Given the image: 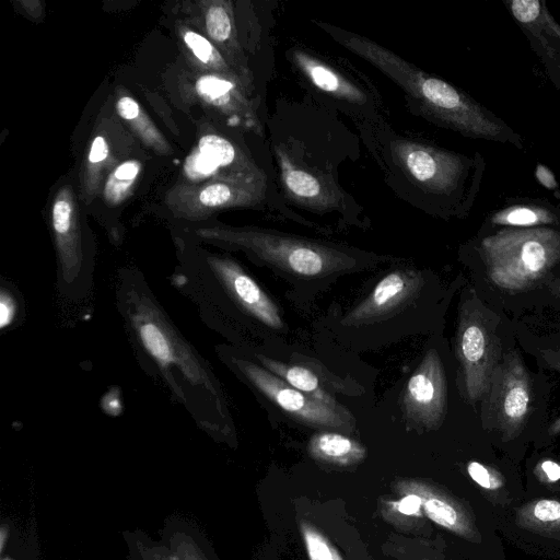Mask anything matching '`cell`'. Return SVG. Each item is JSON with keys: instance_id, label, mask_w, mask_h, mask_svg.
<instances>
[{"instance_id": "1", "label": "cell", "mask_w": 560, "mask_h": 560, "mask_svg": "<svg viewBox=\"0 0 560 560\" xmlns=\"http://www.w3.org/2000/svg\"><path fill=\"white\" fill-rule=\"evenodd\" d=\"M115 299L139 363L208 433H229V413L210 364L183 336L136 268L118 271Z\"/></svg>"}, {"instance_id": "2", "label": "cell", "mask_w": 560, "mask_h": 560, "mask_svg": "<svg viewBox=\"0 0 560 560\" xmlns=\"http://www.w3.org/2000/svg\"><path fill=\"white\" fill-rule=\"evenodd\" d=\"M319 25L339 44L398 84L425 114L442 125L470 138L518 142V137L502 120L457 88L364 36L327 24Z\"/></svg>"}, {"instance_id": "3", "label": "cell", "mask_w": 560, "mask_h": 560, "mask_svg": "<svg viewBox=\"0 0 560 560\" xmlns=\"http://www.w3.org/2000/svg\"><path fill=\"white\" fill-rule=\"evenodd\" d=\"M203 241L242 249L283 272L302 278L329 276L354 266L345 249L313 240L255 228L201 226Z\"/></svg>"}, {"instance_id": "4", "label": "cell", "mask_w": 560, "mask_h": 560, "mask_svg": "<svg viewBox=\"0 0 560 560\" xmlns=\"http://www.w3.org/2000/svg\"><path fill=\"white\" fill-rule=\"evenodd\" d=\"M490 280L510 291L533 288L560 260V232L549 228L509 229L481 241Z\"/></svg>"}, {"instance_id": "5", "label": "cell", "mask_w": 560, "mask_h": 560, "mask_svg": "<svg viewBox=\"0 0 560 560\" xmlns=\"http://www.w3.org/2000/svg\"><path fill=\"white\" fill-rule=\"evenodd\" d=\"M50 225L57 256V289L67 300L89 295L94 278V260L85 248L73 188L61 186L51 203Z\"/></svg>"}, {"instance_id": "6", "label": "cell", "mask_w": 560, "mask_h": 560, "mask_svg": "<svg viewBox=\"0 0 560 560\" xmlns=\"http://www.w3.org/2000/svg\"><path fill=\"white\" fill-rule=\"evenodd\" d=\"M455 346L466 396L475 402L489 390L502 351L492 322L475 302L462 306Z\"/></svg>"}, {"instance_id": "7", "label": "cell", "mask_w": 560, "mask_h": 560, "mask_svg": "<svg viewBox=\"0 0 560 560\" xmlns=\"http://www.w3.org/2000/svg\"><path fill=\"white\" fill-rule=\"evenodd\" d=\"M219 353L265 397L300 422L315 428L351 431L353 419L346 409H335L315 400L253 361L222 349Z\"/></svg>"}, {"instance_id": "8", "label": "cell", "mask_w": 560, "mask_h": 560, "mask_svg": "<svg viewBox=\"0 0 560 560\" xmlns=\"http://www.w3.org/2000/svg\"><path fill=\"white\" fill-rule=\"evenodd\" d=\"M266 180L211 179L179 183L167 190L165 203L182 220L202 221L234 207H252L265 198Z\"/></svg>"}, {"instance_id": "9", "label": "cell", "mask_w": 560, "mask_h": 560, "mask_svg": "<svg viewBox=\"0 0 560 560\" xmlns=\"http://www.w3.org/2000/svg\"><path fill=\"white\" fill-rule=\"evenodd\" d=\"M489 389V417L505 441L513 440L523 431L533 408L532 381L516 351L505 354Z\"/></svg>"}, {"instance_id": "10", "label": "cell", "mask_w": 560, "mask_h": 560, "mask_svg": "<svg viewBox=\"0 0 560 560\" xmlns=\"http://www.w3.org/2000/svg\"><path fill=\"white\" fill-rule=\"evenodd\" d=\"M392 152L418 186L435 194L454 190L465 170L460 155L417 141L396 140Z\"/></svg>"}, {"instance_id": "11", "label": "cell", "mask_w": 560, "mask_h": 560, "mask_svg": "<svg viewBox=\"0 0 560 560\" xmlns=\"http://www.w3.org/2000/svg\"><path fill=\"white\" fill-rule=\"evenodd\" d=\"M447 387L444 368L435 349H430L409 377L401 396L404 415L425 429H438L446 415Z\"/></svg>"}, {"instance_id": "12", "label": "cell", "mask_w": 560, "mask_h": 560, "mask_svg": "<svg viewBox=\"0 0 560 560\" xmlns=\"http://www.w3.org/2000/svg\"><path fill=\"white\" fill-rule=\"evenodd\" d=\"M422 285L420 272L396 269L381 279L372 292L342 318V323L351 326L387 318L412 301Z\"/></svg>"}, {"instance_id": "13", "label": "cell", "mask_w": 560, "mask_h": 560, "mask_svg": "<svg viewBox=\"0 0 560 560\" xmlns=\"http://www.w3.org/2000/svg\"><path fill=\"white\" fill-rule=\"evenodd\" d=\"M399 494L413 493L421 499V509L435 524L469 540L479 541L480 534L471 514L458 501L432 487L417 480H404L396 483Z\"/></svg>"}, {"instance_id": "14", "label": "cell", "mask_w": 560, "mask_h": 560, "mask_svg": "<svg viewBox=\"0 0 560 560\" xmlns=\"http://www.w3.org/2000/svg\"><path fill=\"white\" fill-rule=\"evenodd\" d=\"M195 91L201 101L228 116L232 121L249 129L260 130L256 112L241 88V79L213 72L206 73L197 79Z\"/></svg>"}, {"instance_id": "15", "label": "cell", "mask_w": 560, "mask_h": 560, "mask_svg": "<svg viewBox=\"0 0 560 560\" xmlns=\"http://www.w3.org/2000/svg\"><path fill=\"white\" fill-rule=\"evenodd\" d=\"M276 154L281 183L290 199L314 210H328L338 206L340 194L334 185L298 165L283 149L277 148Z\"/></svg>"}, {"instance_id": "16", "label": "cell", "mask_w": 560, "mask_h": 560, "mask_svg": "<svg viewBox=\"0 0 560 560\" xmlns=\"http://www.w3.org/2000/svg\"><path fill=\"white\" fill-rule=\"evenodd\" d=\"M290 54L295 67L320 91L352 104L366 101L365 93L358 85L323 60L301 49H293Z\"/></svg>"}, {"instance_id": "17", "label": "cell", "mask_w": 560, "mask_h": 560, "mask_svg": "<svg viewBox=\"0 0 560 560\" xmlns=\"http://www.w3.org/2000/svg\"><path fill=\"white\" fill-rule=\"evenodd\" d=\"M197 148L215 163L222 179L266 180L264 173L252 159L220 135L206 133L201 136Z\"/></svg>"}, {"instance_id": "18", "label": "cell", "mask_w": 560, "mask_h": 560, "mask_svg": "<svg viewBox=\"0 0 560 560\" xmlns=\"http://www.w3.org/2000/svg\"><path fill=\"white\" fill-rule=\"evenodd\" d=\"M202 4L205 5L203 24L207 35L228 54L231 62L236 66L240 77L242 74L249 80L236 38L231 2L215 0L206 1Z\"/></svg>"}, {"instance_id": "19", "label": "cell", "mask_w": 560, "mask_h": 560, "mask_svg": "<svg viewBox=\"0 0 560 560\" xmlns=\"http://www.w3.org/2000/svg\"><path fill=\"white\" fill-rule=\"evenodd\" d=\"M308 453L324 463L350 466L363 460L366 450L361 443L345 434L324 431L311 439Z\"/></svg>"}, {"instance_id": "20", "label": "cell", "mask_w": 560, "mask_h": 560, "mask_svg": "<svg viewBox=\"0 0 560 560\" xmlns=\"http://www.w3.org/2000/svg\"><path fill=\"white\" fill-rule=\"evenodd\" d=\"M255 357L260 362L261 366L278 377L282 378L293 388L304 393L305 395L328 407L335 409H343L339 406L336 399L320 385L318 377L314 374L313 371L300 365L285 364L264 354H256Z\"/></svg>"}, {"instance_id": "21", "label": "cell", "mask_w": 560, "mask_h": 560, "mask_svg": "<svg viewBox=\"0 0 560 560\" xmlns=\"http://www.w3.org/2000/svg\"><path fill=\"white\" fill-rule=\"evenodd\" d=\"M516 523L526 530L560 538V500L540 498L525 503L516 513Z\"/></svg>"}, {"instance_id": "22", "label": "cell", "mask_w": 560, "mask_h": 560, "mask_svg": "<svg viewBox=\"0 0 560 560\" xmlns=\"http://www.w3.org/2000/svg\"><path fill=\"white\" fill-rule=\"evenodd\" d=\"M116 110L148 147L161 155L172 153V148L166 139L136 100L127 95L120 96L116 102Z\"/></svg>"}, {"instance_id": "23", "label": "cell", "mask_w": 560, "mask_h": 560, "mask_svg": "<svg viewBox=\"0 0 560 560\" xmlns=\"http://www.w3.org/2000/svg\"><path fill=\"white\" fill-rule=\"evenodd\" d=\"M142 164L140 161L128 159L112 170L103 188V197L107 205L118 206L129 197L138 180Z\"/></svg>"}, {"instance_id": "24", "label": "cell", "mask_w": 560, "mask_h": 560, "mask_svg": "<svg viewBox=\"0 0 560 560\" xmlns=\"http://www.w3.org/2000/svg\"><path fill=\"white\" fill-rule=\"evenodd\" d=\"M109 154L108 140L103 135H96L90 144L81 178L85 202H90L98 192L102 173L105 171Z\"/></svg>"}, {"instance_id": "25", "label": "cell", "mask_w": 560, "mask_h": 560, "mask_svg": "<svg viewBox=\"0 0 560 560\" xmlns=\"http://www.w3.org/2000/svg\"><path fill=\"white\" fill-rule=\"evenodd\" d=\"M491 222L497 225L532 229L553 224L557 222V217L542 207L517 205L495 212Z\"/></svg>"}, {"instance_id": "26", "label": "cell", "mask_w": 560, "mask_h": 560, "mask_svg": "<svg viewBox=\"0 0 560 560\" xmlns=\"http://www.w3.org/2000/svg\"><path fill=\"white\" fill-rule=\"evenodd\" d=\"M182 38L190 54L206 69L212 70L213 73L236 77V73L231 69L223 56L205 36L195 31L183 30Z\"/></svg>"}, {"instance_id": "27", "label": "cell", "mask_w": 560, "mask_h": 560, "mask_svg": "<svg viewBox=\"0 0 560 560\" xmlns=\"http://www.w3.org/2000/svg\"><path fill=\"white\" fill-rule=\"evenodd\" d=\"M299 527L310 560H342L329 539L313 524L301 520Z\"/></svg>"}, {"instance_id": "28", "label": "cell", "mask_w": 560, "mask_h": 560, "mask_svg": "<svg viewBox=\"0 0 560 560\" xmlns=\"http://www.w3.org/2000/svg\"><path fill=\"white\" fill-rule=\"evenodd\" d=\"M185 183H199L200 179H222L215 163L195 148L184 164Z\"/></svg>"}, {"instance_id": "29", "label": "cell", "mask_w": 560, "mask_h": 560, "mask_svg": "<svg viewBox=\"0 0 560 560\" xmlns=\"http://www.w3.org/2000/svg\"><path fill=\"white\" fill-rule=\"evenodd\" d=\"M466 469L469 477L486 490L497 491L504 486L502 475L489 465L470 460L468 462Z\"/></svg>"}, {"instance_id": "30", "label": "cell", "mask_w": 560, "mask_h": 560, "mask_svg": "<svg viewBox=\"0 0 560 560\" xmlns=\"http://www.w3.org/2000/svg\"><path fill=\"white\" fill-rule=\"evenodd\" d=\"M20 303L18 293L8 284L0 288V329L5 330L18 322Z\"/></svg>"}, {"instance_id": "31", "label": "cell", "mask_w": 560, "mask_h": 560, "mask_svg": "<svg viewBox=\"0 0 560 560\" xmlns=\"http://www.w3.org/2000/svg\"><path fill=\"white\" fill-rule=\"evenodd\" d=\"M171 546L177 560H209L196 542L184 534L174 535Z\"/></svg>"}, {"instance_id": "32", "label": "cell", "mask_w": 560, "mask_h": 560, "mask_svg": "<svg viewBox=\"0 0 560 560\" xmlns=\"http://www.w3.org/2000/svg\"><path fill=\"white\" fill-rule=\"evenodd\" d=\"M534 472L541 482L551 483L560 480V465L551 459L539 462Z\"/></svg>"}, {"instance_id": "33", "label": "cell", "mask_w": 560, "mask_h": 560, "mask_svg": "<svg viewBox=\"0 0 560 560\" xmlns=\"http://www.w3.org/2000/svg\"><path fill=\"white\" fill-rule=\"evenodd\" d=\"M397 511L404 515L410 516L418 514L421 509V499L413 493L402 494L401 499L394 503Z\"/></svg>"}, {"instance_id": "34", "label": "cell", "mask_w": 560, "mask_h": 560, "mask_svg": "<svg viewBox=\"0 0 560 560\" xmlns=\"http://www.w3.org/2000/svg\"><path fill=\"white\" fill-rule=\"evenodd\" d=\"M536 178L541 186L549 190L558 188L553 173L544 164H538L535 172Z\"/></svg>"}, {"instance_id": "35", "label": "cell", "mask_w": 560, "mask_h": 560, "mask_svg": "<svg viewBox=\"0 0 560 560\" xmlns=\"http://www.w3.org/2000/svg\"><path fill=\"white\" fill-rule=\"evenodd\" d=\"M548 433L552 436L560 434V416L549 425Z\"/></svg>"}, {"instance_id": "36", "label": "cell", "mask_w": 560, "mask_h": 560, "mask_svg": "<svg viewBox=\"0 0 560 560\" xmlns=\"http://www.w3.org/2000/svg\"><path fill=\"white\" fill-rule=\"evenodd\" d=\"M552 292L560 296V279L552 283Z\"/></svg>"}]
</instances>
